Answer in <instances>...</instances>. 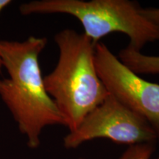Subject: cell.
<instances>
[{"instance_id": "6da1fadb", "label": "cell", "mask_w": 159, "mask_h": 159, "mask_svg": "<svg viewBox=\"0 0 159 159\" xmlns=\"http://www.w3.org/2000/svg\"><path fill=\"white\" fill-rule=\"evenodd\" d=\"M45 37L30 36L24 41H0V57L8 78L0 79V98L11 111L29 148L40 145V136L49 125H65L61 113L46 90L39 55Z\"/></svg>"}, {"instance_id": "7a4b0ae2", "label": "cell", "mask_w": 159, "mask_h": 159, "mask_svg": "<svg viewBox=\"0 0 159 159\" xmlns=\"http://www.w3.org/2000/svg\"><path fill=\"white\" fill-rule=\"evenodd\" d=\"M59 56L55 69L43 77L46 90L53 99L69 132L108 97L97 72L95 45L83 33L64 29L55 35Z\"/></svg>"}, {"instance_id": "3957f363", "label": "cell", "mask_w": 159, "mask_h": 159, "mask_svg": "<svg viewBox=\"0 0 159 159\" xmlns=\"http://www.w3.org/2000/svg\"><path fill=\"white\" fill-rule=\"evenodd\" d=\"M138 2L132 0H34L20 5L23 16L63 13L82 25L94 43L111 33L128 37V47L141 51L148 43L159 41V31L141 13Z\"/></svg>"}, {"instance_id": "277c9868", "label": "cell", "mask_w": 159, "mask_h": 159, "mask_svg": "<svg viewBox=\"0 0 159 159\" xmlns=\"http://www.w3.org/2000/svg\"><path fill=\"white\" fill-rule=\"evenodd\" d=\"M96 139H106L130 146L155 144L158 141L150 125L110 93L85 116L76 130L64 137L63 145L67 149H75Z\"/></svg>"}, {"instance_id": "5b68a950", "label": "cell", "mask_w": 159, "mask_h": 159, "mask_svg": "<svg viewBox=\"0 0 159 159\" xmlns=\"http://www.w3.org/2000/svg\"><path fill=\"white\" fill-rule=\"evenodd\" d=\"M95 65L107 90L152 127L159 142V84L136 74L103 42L95 45Z\"/></svg>"}, {"instance_id": "8992f818", "label": "cell", "mask_w": 159, "mask_h": 159, "mask_svg": "<svg viewBox=\"0 0 159 159\" xmlns=\"http://www.w3.org/2000/svg\"><path fill=\"white\" fill-rule=\"evenodd\" d=\"M117 57L137 75H159V55L143 54L127 46L119 52Z\"/></svg>"}, {"instance_id": "52a82bcc", "label": "cell", "mask_w": 159, "mask_h": 159, "mask_svg": "<svg viewBox=\"0 0 159 159\" xmlns=\"http://www.w3.org/2000/svg\"><path fill=\"white\" fill-rule=\"evenodd\" d=\"M154 150L155 146L153 144L131 145L119 159H150Z\"/></svg>"}, {"instance_id": "ba28073f", "label": "cell", "mask_w": 159, "mask_h": 159, "mask_svg": "<svg viewBox=\"0 0 159 159\" xmlns=\"http://www.w3.org/2000/svg\"><path fill=\"white\" fill-rule=\"evenodd\" d=\"M141 13L148 21L155 26L159 31V8L158 7H142Z\"/></svg>"}, {"instance_id": "9c48e42d", "label": "cell", "mask_w": 159, "mask_h": 159, "mask_svg": "<svg viewBox=\"0 0 159 159\" xmlns=\"http://www.w3.org/2000/svg\"><path fill=\"white\" fill-rule=\"evenodd\" d=\"M11 0H0V13L6 7H7L10 4H11ZM2 60L0 57V71H2Z\"/></svg>"}, {"instance_id": "30bf717a", "label": "cell", "mask_w": 159, "mask_h": 159, "mask_svg": "<svg viewBox=\"0 0 159 159\" xmlns=\"http://www.w3.org/2000/svg\"><path fill=\"white\" fill-rule=\"evenodd\" d=\"M156 159H159V156H158V158H157Z\"/></svg>"}]
</instances>
